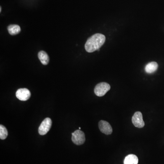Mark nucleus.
I'll list each match as a JSON object with an SVG mask.
<instances>
[{
	"mask_svg": "<svg viewBox=\"0 0 164 164\" xmlns=\"http://www.w3.org/2000/svg\"><path fill=\"white\" fill-rule=\"evenodd\" d=\"M72 140L76 145H80L84 144L85 141V134L80 130H76L72 133Z\"/></svg>",
	"mask_w": 164,
	"mask_h": 164,
	"instance_id": "nucleus-3",
	"label": "nucleus"
},
{
	"mask_svg": "<svg viewBox=\"0 0 164 164\" xmlns=\"http://www.w3.org/2000/svg\"><path fill=\"white\" fill-rule=\"evenodd\" d=\"M98 127L100 131L106 135H110L112 133L113 129L110 124L105 120H102L99 121Z\"/></svg>",
	"mask_w": 164,
	"mask_h": 164,
	"instance_id": "nucleus-7",
	"label": "nucleus"
},
{
	"mask_svg": "<svg viewBox=\"0 0 164 164\" xmlns=\"http://www.w3.org/2000/svg\"><path fill=\"white\" fill-rule=\"evenodd\" d=\"M8 32L11 35H16L21 32V28L19 25H10L7 28Z\"/></svg>",
	"mask_w": 164,
	"mask_h": 164,
	"instance_id": "nucleus-11",
	"label": "nucleus"
},
{
	"mask_svg": "<svg viewBox=\"0 0 164 164\" xmlns=\"http://www.w3.org/2000/svg\"><path fill=\"white\" fill-rule=\"evenodd\" d=\"M38 57L43 65H46L49 63V58L48 54L43 51L39 52L38 54Z\"/></svg>",
	"mask_w": 164,
	"mask_h": 164,
	"instance_id": "nucleus-10",
	"label": "nucleus"
},
{
	"mask_svg": "<svg viewBox=\"0 0 164 164\" xmlns=\"http://www.w3.org/2000/svg\"><path fill=\"white\" fill-rule=\"evenodd\" d=\"M80 129H81V128L80 127V128H79V130H80Z\"/></svg>",
	"mask_w": 164,
	"mask_h": 164,
	"instance_id": "nucleus-13",
	"label": "nucleus"
},
{
	"mask_svg": "<svg viewBox=\"0 0 164 164\" xmlns=\"http://www.w3.org/2000/svg\"><path fill=\"white\" fill-rule=\"evenodd\" d=\"M158 67V63L155 62H152L148 63L145 66V70L147 74H152L156 72Z\"/></svg>",
	"mask_w": 164,
	"mask_h": 164,
	"instance_id": "nucleus-8",
	"label": "nucleus"
},
{
	"mask_svg": "<svg viewBox=\"0 0 164 164\" xmlns=\"http://www.w3.org/2000/svg\"><path fill=\"white\" fill-rule=\"evenodd\" d=\"M106 41V37L100 33H96L89 37L85 44V49L88 53H93L94 51H99Z\"/></svg>",
	"mask_w": 164,
	"mask_h": 164,
	"instance_id": "nucleus-1",
	"label": "nucleus"
},
{
	"mask_svg": "<svg viewBox=\"0 0 164 164\" xmlns=\"http://www.w3.org/2000/svg\"><path fill=\"white\" fill-rule=\"evenodd\" d=\"M132 122L135 127L138 128H143L145 124L143 119L142 114L140 112L137 111L135 113L132 117Z\"/></svg>",
	"mask_w": 164,
	"mask_h": 164,
	"instance_id": "nucleus-5",
	"label": "nucleus"
},
{
	"mask_svg": "<svg viewBox=\"0 0 164 164\" xmlns=\"http://www.w3.org/2000/svg\"><path fill=\"white\" fill-rule=\"evenodd\" d=\"M52 121L51 119L47 118L41 122L38 128V133L41 136L46 135L51 129Z\"/></svg>",
	"mask_w": 164,
	"mask_h": 164,
	"instance_id": "nucleus-4",
	"label": "nucleus"
},
{
	"mask_svg": "<svg viewBox=\"0 0 164 164\" xmlns=\"http://www.w3.org/2000/svg\"><path fill=\"white\" fill-rule=\"evenodd\" d=\"M16 97L21 101L28 100L31 96L30 91L26 88H20L16 92Z\"/></svg>",
	"mask_w": 164,
	"mask_h": 164,
	"instance_id": "nucleus-6",
	"label": "nucleus"
},
{
	"mask_svg": "<svg viewBox=\"0 0 164 164\" xmlns=\"http://www.w3.org/2000/svg\"><path fill=\"white\" fill-rule=\"evenodd\" d=\"M110 89V86L105 82L99 83L95 86L94 92L95 94L98 97H102Z\"/></svg>",
	"mask_w": 164,
	"mask_h": 164,
	"instance_id": "nucleus-2",
	"label": "nucleus"
},
{
	"mask_svg": "<svg viewBox=\"0 0 164 164\" xmlns=\"http://www.w3.org/2000/svg\"><path fill=\"white\" fill-rule=\"evenodd\" d=\"M139 160L137 156L134 154H130L125 157L124 164H138Z\"/></svg>",
	"mask_w": 164,
	"mask_h": 164,
	"instance_id": "nucleus-9",
	"label": "nucleus"
},
{
	"mask_svg": "<svg viewBox=\"0 0 164 164\" xmlns=\"http://www.w3.org/2000/svg\"><path fill=\"white\" fill-rule=\"evenodd\" d=\"M8 136V131L7 129L3 125H0V139L1 140H5Z\"/></svg>",
	"mask_w": 164,
	"mask_h": 164,
	"instance_id": "nucleus-12",
	"label": "nucleus"
}]
</instances>
